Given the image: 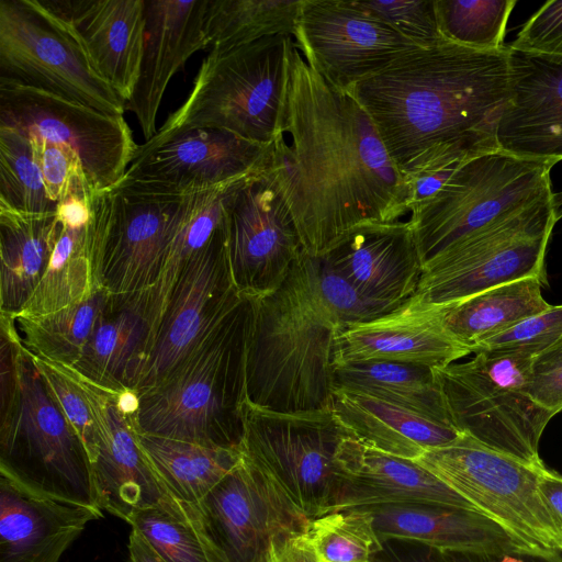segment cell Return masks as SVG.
<instances>
[{
	"label": "cell",
	"mask_w": 562,
	"mask_h": 562,
	"mask_svg": "<svg viewBox=\"0 0 562 562\" xmlns=\"http://www.w3.org/2000/svg\"><path fill=\"white\" fill-rule=\"evenodd\" d=\"M261 173L288 206L311 257L325 255L358 225L411 213V184L368 113L308 65L297 46L282 126Z\"/></svg>",
	"instance_id": "1"
},
{
	"label": "cell",
	"mask_w": 562,
	"mask_h": 562,
	"mask_svg": "<svg viewBox=\"0 0 562 562\" xmlns=\"http://www.w3.org/2000/svg\"><path fill=\"white\" fill-rule=\"evenodd\" d=\"M348 92L409 182L499 149L496 130L509 99V49L480 50L450 42L417 48Z\"/></svg>",
	"instance_id": "2"
},
{
	"label": "cell",
	"mask_w": 562,
	"mask_h": 562,
	"mask_svg": "<svg viewBox=\"0 0 562 562\" xmlns=\"http://www.w3.org/2000/svg\"><path fill=\"white\" fill-rule=\"evenodd\" d=\"M302 254L277 291L255 297L247 347L246 401L280 413L327 408L334 392L339 324L316 294Z\"/></svg>",
	"instance_id": "3"
},
{
	"label": "cell",
	"mask_w": 562,
	"mask_h": 562,
	"mask_svg": "<svg viewBox=\"0 0 562 562\" xmlns=\"http://www.w3.org/2000/svg\"><path fill=\"white\" fill-rule=\"evenodd\" d=\"M255 303L243 295L193 353L158 384L136 392L138 434L240 449Z\"/></svg>",
	"instance_id": "4"
},
{
	"label": "cell",
	"mask_w": 562,
	"mask_h": 562,
	"mask_svg": "<svg viewBox=\"0 0 562 562\" xmlns=\"http://www.w3.org/2000/svg\"><path fill=\"white\" fill-rule=\"evenodd\" d=\"M295 46L292 36L276 35L209 52L187 100L137 151L193 128L224 130L271 145L283 122Z\"/></svg>",
	"instance_id": "5"
},
{
	"label": "cell",
	"mask_w": 562,
	"mask_h": 562,
	"mask_svg": "<svg viewBox=\"0 0 562 562\" xmlns=\"http://www.w3.org/2000/svg\"><path fill=\"white\" fill-rule=\"evenodd\" d=\"M553 166L501 149L461 162L441 189L411 213L423 269L451 246L552 198Z\"/></svg>",
	"instance_id": "6"
},
{
	"label": "cell",
	"mask_w": 562,
	"mask_h": 562,
	"mask_svg": "<svg viewBox=\"0 0 562 562\" xmlns=\"http://www.w3.org/2000/svg\"><path fill=\"white\" fill-rule=\"evenodd\" d=\"M0 411V474L33 493L101 509L88 453L23 345L16 394Z\"/></svg>",
	"instance_id": "7"
},
{
	"label": "cell",
	"mask_w": 562,
	"mask_h": 562,
	"mask_svg": "<svg viewBox=\"0 0 562 562\" xmlns=\"http://www.w3.org/2000/svg\"><path fill=\"white\" fill-rule=\"evenodd\" d=\"M532 357L480 351L465 362L434 369L454 428L482 445L533 465L554 416L529 393Z\"/></svg>",
	"instance_id": "8"
},
{
	"label": "cell",
	"mask_w": 562,
	"mask_h": 562,
	"mask_svg": "<svg viewBox=\"0 0 562 562\" xmlns=\"http://www.w3.org/2000/svg\"><path fill=\"white\" fill-rule=\"evenodd\" d=\"M213 189L168 194L123 178L95 192L90 227L101 255L103 289L112 295L150 289L177 233Z\"/></svg>",
	"instance_id": "9"
},
{
	"label": "cell",
	"mask_w": 562,
	"mask_h": 562,
	"mask_svg": "<svg viewBox=\"0 0 562 562\" xmlns=\"http://www.w3.org/2000/svg\"><path fill=\"white\" fill-rule=\"evenodd\" d=\"M415 461L521 542L562 552V524L539 486L544 464L527 463L463 434Z\"/></svg>",
	"instance_id": "10"
},
{
	"label": "cell",
	"mask_w": 562,
	"mask_h": 562,
	"mask_svg": "<svg viewBox=\"0 0 562 562\" xmlns=\"http://www.w3.org/2000/svg\"><path fill=\"white\" fill-rule=\"evenodd\" d=\"M240 451L310 520L333 512L340 485L336 453L347 430L329 407L280 413L247 401Z\"/></svg>",
	"instance_id": "11"
},
{
	"label": "cell",
	"mask_w": 562,
	"mask_h": 562,
	"mask_svg": "<svg viewBox=\"0 0 562 562\" xmlns=\"http://www.w3.org/2000/svg\"><path fill=\"white\" fill-rule=\"evenodd\" d=\"M0 83L35 88L123 115L125 101L97 72L69 25L41 0L0 1Z\"/></svg>",
	"instance_id": "12"
},
{
	"label": "cell",
	"mask_w": 562,
	"mask_h": 562,
	"mask_svg": "<svg viewBox=\"0 0 562 562\" xmlns=\"http://www.w3.org/2000/svg\"><path fill=\"white\" fill-rule=\"evenodd\" d=\"M555 223L552 198L529 206L430 260L416 293L449 305L528 277L548 283L546 254Z\"/></svg>",
	"instance_id": "13"
},
{
	"label": "cell",
	"mask_w": 562,
	"mask_h": 562,
	"mask_svg": "<svg viewBox=\"0 0 562 562\" xmlns=\"http://www.w3.org/2000/svg\"><path fill=\"white\" fill-rule=\"evenodd\" d=\"M186 516L211 562H266L277 544L305 533L310 524L283 491L244 456Z\"/></svg>",
	"instance_id": "14"
},
{
	"label": "cell",
	"mask_w": 562,
	"mask_h": 562,
	"mask_svg": "<svg viewBox=\"0 0 562 562\" xmlns=\"http://www.w3.org/2000/svg\"><path fill=\"white\" fill-rule=\"evenodd\" d=\"M0 127L71 147L95 192L124 178L138 147L123 115L20 85L0 83Z\"/></svg>",
	"instance_id": "15"
},
{
	"label": "cell",
	"mask_w": 562,
	"mask_h": 562,
	"mask_svg": "<svg viewBox=\"0 0 562 562\" xmlns=\"http://www.w3.org/2000/svg\"><path fill=\"white\" fill-rule=\"evenodd\" d=\"M243 297L229 267L226 220L183 267L131 389L158 384L207 338Z\"/></svg>",
	"instance_id": "16"
},
{
	"label": "cell",
	"mask_w": 562,
	"mask_h": 562,
	"mask_svg": "<svg viewBox=\"0 0 562 562\" xmlns=\"http://www.w3.org/2000/svg\"><path fill=\"white\" fill-rule=\"evenodd\" d=\"M68 368L88 402L95 426L98 443L91 469L100 508L125 521L150 507L187 519L160 483L139 443L133 423L136 392L103 387Z\"/></svg>",
	"instance_id": "17"
},
{
	"label": "cell",
	"mask_w": 562,
	"mask_h": 562,
	"mask_svg": "<svg viewBox=\"0 0 562 562\" xmlns=\"http://www.w3.org/2000/svg\"><path fill=\"white\" fill-rule=\"evenodd\" d=\"M294 38L308 65L342 91L418 48L358 0H302Z\"/></svg>",
	"instance_id": "18"
},
{
	"label": "cell",
	"mask_w": 562,
	"mask_h": 562,
	"mask_svg": "<svg viewBox=\"0 0 562 562\" xmlns=\"http://www.w3.org/2000/svg\"><path fill=\"white\" fill-rule=\"evenodd\" d=\"M226 233L232 280L246 296L259 299L277 291L303 252L288 206L261 171L233 187Z\"/></svg>",
	"instance_id": "19"
},
{
	"label": "cell",
	"mask_w": 562,
	"mask_h": 562,
	"mask_svg": "<svg viewBox=\"0 0 562 562\" xmlns=\"http://www.w3.org/2000/svg\"><path fill=\"white\" fill-rule=\"evenodd\" d=\"M271 145L216 128L180 132L137 151L124 179L168 194L188 195L262 171Z\"/></svg>",
	"instance_id": "20"
},
{
	"label": "cell",
	"mask_w": 562,
	"mask_h": 562,
	"mask_svg": "<svg viewBox=\"0 0 562 562\" xmlns=\"http://www.w3.org/2000/svg\"><path fill=\"white\" fill-rule=\"evenodd\" d=\"M445 307L415 293L374 319L340 326L333 366L384 360L438 369L457 362L472 351L447 330Z\"/></svg>",
	"instance_id": "21"
},
{
	"label": "cell",
	"mask_w": 562,
	"mask_h": 562,
	"mask_svg": "<svg viewBox=\"0 0 562 562\" xmlns=\"http://www.w3.org/2000/svg\"><path fill=\"white\" fill-rule=\"evenodd\" d=\"M496 142L518 157L562 160V57L509 49V99Z\"/></svg>",
	"instance_id": "22"
},
{
	"label": "cell",
	"mask_w": 562,
	"mask_h": 562,
	"mask_svg": "<svg viewBox=\"0 0 562 562\" xmlns=\"http://www.w3.org/2000/svg\"><path fill=\"white\" fill-rule=\"evenodd\" d=\"M321 257L366 296L393 307L417 292L423 273L409 220L358 225Z\"/></svg>",
	"instance_id": "23"
},
{
	"label": "cell",
	"mask_w": 562,
	"mask_h": 562,
	"mask_svg": "<svg viewBox=\"0 0 562 562\" xmlns=\"http://www.w3.org/2000/svg\"><path fill=\"white\" fill-rule=\"evenodd\" d=\"M66 22L97 72L125 103L143 56L146 0H41Z\"/></svg>",
	"instance_id": "24"
},
{
	"label": "cell",
	"mask_w": 562,
	"mask_h": 562,
	"mask_svg": "<svg viewBox=\"0 0 562 562\" xmlns=\"http://www.w3.org/2000/svg\"><path fill=\"white\" fill-rule=\"evenodd\" d=\"M207 0H146L143 56L136 86L125 103L149 140L157 113L173 75L199 50H209L204 31Z\"/></svg>",
	"instance_id": "25"
},
{
	"label": "cell",
	"mask_w": 562,
	"mask_h": 562,
	"mask_svg": "<svg viewBox=\"0 0 562 562\" xmlns=\"http://www.w3.org/2000/svg\"><path fill=\"white\" fill-rule=\"evenodd\" d=\"M336 462L340 485L334 510L401 503L477 510L418 462L370 448L349 434L339 443Z\"/></svg>",
	"instance_id": "26"
},
{
	"label": "cell",
	"mask_w": 562,
	"mask_h": 562,
	"mask_svg": "<svg viewBox=\"0 0 562 562\" xmlns=\"http://www.w3.org/2000/svg\"><path fill=\"white\" fill-rule=\"evenodd\" d=\"M101 509L33 493L0 474V562H59Z\"/></svg>",
	"instance_id": "27"
},
{
	"label": "cell",
	"mask_w": 562,
	"mask_h": 562,
	"mask_svg": "<svg viewBox=\"0 0 562 562\" xmlns=\"http://www.w3.org/2000/svg\"><path fill=\"white\" fill-rule=\"evenodd\" d=\"M368 508L382 542L407 540L441 553L504 555L529 547L484 514L429 503L384 504Z\"/></svg>",
	"instance_id": "28"
},
{
	"label": "cell",
	"mask_w": 562,
	"mask_h": 562,
	"mask_svg": "<svg viewBox=\"0 0 562 562\" xmlns=\"http://www.w3.org/2000/svg\"><path fill=\"white\" fill-rule=\"evenodd\" d=\"M329 408L359 442L414 461L462 435L452 426L358 392L335 389Z\"/></svg>",
	"instance_id": "29"
},
{
	"label": "cell",
	"mask_w": 562,
	"mask_h": 562,
	"mask_svg": "<svg viewBox=\"0 0 562 562\" xmlns=\"http://www.w3.org/2000/svg\"><path fill=\"white\" fill-rule=\"evenodd\" d=\"M148 338L146 292L111 294L80 359L71 368L103 387L131 389Z\"/></svg>",
	"instance_id": "30"
},
{
	"label": "cell",
	"mask_w": 562,
	"mask_h": 562,
	"mask_svg": "<svg viewBox=\"0 0 562 562\" xmlns=\"http://www.w3.org/2000/svg\"><path fill=\"white\" fill-rule=\"evenodd\" d=\"M55 213L0 206V314L18 315L43 279L60 233Z\"/></svg>",
	"instance_id": "31"
},
{
	"label": "cell",
	"mask_w": 562,
	"mask_h": 562,
	"mask_svg": "<svg viewBox=\"0 0 562 562\" xmlns=\"http://www.w3.org/2000/svg\"><path fill=\"white\" fill-rule=\"evenodd\" d=\"M60 225L45 274L31 299L14 317L47 315L81 303L103 289L101 256L90 223L72 226L60 222Z\"/></svg>",
	"instance_id": "32"
},
{
	"label": "cell",
	"mask_w": 562,
	"mask_h": 562,
	"mask_svg": "<svg viewBox=\"0 0 562 562\" xmlns=\"http://www.w3.org/2000/svg\"><path fill=\"white\" fill-rule=\"evenodd\" d=\"M334 390L358 392L453 426L432 368L384 360L333 366Z\"/></svg>",
	"instance_id": "33"
},
{
	"label": "cell",
	"mask_w": 562,
	"mask_h": 562,
	"mask_svg": "<svg viewBox=\"0 0 562 562\" xmlns=\"http://www.w3.org/2000/svg\"><path fill=\"white\" fill-rule=\"evenodd\" d=\"M547 284L538 277H528L485 290L446 305L443 324L473 353L487 339L549 308L551 304L542 295Z\"/></svg>",
	"instance_id": "34"
},
{
	"label": "cell",
	"mask_w": 562,
	"mask_h": 562,
	"mask_svg": "<svg viewBox=\"0 0 562 562\" xmlns=\"http://www.w3.org/2000/svg\"><path fill=\"white\" fill-rule=\"evenodd\" d=\"M137 436L160 483L184 515L243 459L240 449L207 447L138 432Z\"/></svg>",
	"instance_id": "35"
},
{
	"label": "cell",
	"mask_w": 562,
	"mask_h": 562,
	"mask_svg": "<svg viewBox=\"0 0 562 562\" xmlns=\"http://www.w3.org/2000/svg\"><path fill=\"white\" fill-rule=\"evenodd\" d=\"M301 1L207 0L204 31L209 52H223L268 36L294 37Z\"/></svg>",
	"instance_id": "36"
},
{
	"label": "cell",
	"mask_w": 562,
	"mask_h": 562,
	"mask_svg": "<svg viewBox=\"0 0 562 562\" xmlns=\"http://www.w3.org/2000/svg\"><path fill=\"white\" fill-rule=\"evenodd\" d=\"M105 289L88 300L36 317H14L23 347L33 356L74 367L109 301Z\"/></svg>",
	"instance_id": "37"
},
{
	"label": "cell",
	"mask_w": 562,
	"mask_h": 562,
	"mask_svg": "<svg viewBox=\"0 0 562 562\" xmlns=\"http://www.w3.org/2000/svg\"><path fill=\"white\" fill-rule=\"evenodd\" d=\"M306 536L321 562H372L383 550L372 513L333 510L310 520Z\"/></svg>",
	"instance_id": "38"
},
{
	"label": "cell",
	"mask_w": 562,
	"mask_h": 562,
	"mask_svg": "<svg viewBox=\"0 0 562 562\" xmlns=\"http://www.w3.org/2000/svg\"><path fill=\"white\" fill-rule=\"evenodd\" d=\"M45 188L31 139L0 127V206L46 214L57 211Z\"/></svg>",
	"instance_id": "39"
},
{
	"label": "cell",
	"mask_w": 562,
	"mask_h": 562,
	"mask_svg": "<svg viewBox=\"0 0 562 562\" xmlns=\"http://www.w3.org/2000/svg\"><path fill=\"white\" fill-rule=\"evenodd\" d=\"M516 0H435L438 26L447 42L494 50L503 44Z\"/></svg>",
	"instance_id": "40"
},
{
	"label": "cell",
	"mask_w": 562,
	"mask_h": 562,
	"mask_svg": "<svg viewBox=\"0 0 562 562\" xmlns=\"http://www.w3.org/2000/svg\"><path fill=\"white\" fill-rule=\"evenodd\" d=\"M302 259L316 294L339 327L368 322L395 308L366 296L324 257L303 252Z\"/></svg>",
	"instance_id": "41"
},
{
	"label": "cell",
	"mask_w": 562,
	"mask_h": 562,
	"mask_svg": "<svg viewBox=\"0 0 562 562\" xmlns=\"http://www.w3.org/2000/svg\"><path fill=\"white\" fill-rule=\"evenodd\" d=\"M127 522L167 562H211L193 526L164 508L139 510Z\"/></svg>",
	"instance_id": "42"
},
{
	"label": "cell",
	"mask_w": 562,
	"mask_h": 562,
	"mask_svg": "<svg viewBox=\"0 0 562 562\" xmlns=\"http://www.w3.org/2000/svg\"><path fill=\"white\" fill-rule=\"evenodd\" d=\"M31 357L48 395L82 442L91 463L97 452L98 436L92 414L81 389L67 366L33 355Z\"/></svg>",
	"instance_id": "43"
},
{
	"label": "cell",
	"mask_w": 562,
	"mask_h": 562,
	"mask_svg": "<svg viewBox=\"0 0 562 562\" xmlns=\"http://www.w3.org/2000/svg\"><path fill=\"white\" fill-rule=\"evenodd\" d=\"M418 48L446 43L440 33L435 0H358Z\"/></svg>",
	"instance_id": "44"
},
{
	"label": "cell",
	"mask_w": 562,
	"mask_h": 562,
	"mask_svg": "<svg viewBox=\"0 0 562 562\" xmlns=\"http://www.w3.org/2000/svg\"><path fill=\"white\" fill-rule=\"evenodd\" d=\"M562 341V304L551 305L503 334L479 345L480 351L514 352L531 357Z\"/></svg>",
	"instance_id": "45"
},
{
	"label": "cell",
	"mask_w": 562,
	"mask_h": 562,
	"mask_svg": "<svg viewBox=\"0 0 562 562\" xmlns=\"http://www.w3.org/2000/svg\"><path fill=\"white\" fill-rule=\"evenodd\" d=\"M29 138L32 142L46 191L58 204L68 195L74 182L78 178L86 177L80 157L68 145Z\"/></svg>",
	"instance_id": "46"
},
{
	"label": "cell",
	"mask_w": 562,
	"mask_h": 562,
	"mask_svg": "<svg viewBox=\"0 0 562 562\" xmlns=\"http://www.w3.org/2000/svg\"><path fill=\"white\" fill-rule=\"evenodd\" d=\"M508 48L562 57V0L546 2L521 27Z\"/></svg>",
	"instance_id": "47"
},
{
	"label": "cell",
	"mask_w": 562,
	"mask_h": 562,
	"mask_svg": "<svg viewBox=\"0 0 562 562\" xmlns=\"http://www.w3.org/2000/svg\"><path fill=\"white\" fill-rule=\"evenodd\" d=\"M529 393L552 414L562 411V341L532 357Z\"/></svg>",
	"instance_id": "48"
},
{
	"label": "cell",
	"mask_w": 562,
	"mask_h": 562,
	"mask_svg": "<svg viewBox=\"0 0 562 562\" xmlns=\"http://www.w3.org/2000/svg\"><path fill=\"white\" fill-rule=\"evenodd\" d=\"M463 161L423 172L409 180V212L412 213L429 199H431Z\"/></svg>",
	"instance_id": "49"
},
{
	"label": "cell",
	"mask_w": 562,
	"mask_h": 562,
	"mask_svg": "<svg viewBox=\"0 0 562 562\" xmlns=\"http://www.w3.org/2000/svg\"><path fill=\"white\" fill-rule=\"evenodd\" d=\"M266 562H321L306 532L277 544Z\"/></svg>",
	"instance_id": "50"
},
{
	"label": "cell",
	"mask_w": 562,
	"mask_h": 562,
	"mask_svg": "<svg viewBox=\"0 0 562 562\" xmlns=\"http://www.w3.org/2000/svg\"><path fill=\"white\" fill-rule=\"evenodd\" d=\"M540 491L562 524V475L544 468L539 480Z\"/></svg>",
	"instance_id": "51"
},
{
	"label": "cell",
	"mask_w": 562,
	"mask_h": 562,
	"mask_svg": "<svg viewBox=\"0 0 562 562\" xmlns=\"http://www.w3.org/2000/svg\"><path fill=\"white\" fill-rule=\"evenodd\" d=\"M562 552L526 547L517 552L495 555V562H562Z\"/></svg>",
	"instance_id": "52"
},
{
	"label": "cell",
	"mask_w": 562,
	"mask_h": 562,
	"mask_svg": "<svg viewBox=\"0 0 562 562\" xmlns=\"http://www.w3.org/2000/svg\"><path fill=\"white\" fill-rule=\"evenodd\" d=\"M130 562H167L136 530L132 529L128 538Z\"/></svg>",
	"instance_id": "53"
},
{
	"label": "cell",
	"mask_w": 562,
	"mask_h": 562,
	"mask_svg": "<svg viewBox=\"0 0 562 562\" xmlns=\"http://www.w3.org/2000/svg\"><path fill=\"white\" fill-rule=\"evenodd\" d=\"M442 555L446 562H495V555L481 552H445Z\"/></svg>",
	"instance_id": "54"
},
{
	"label": "cell",
	"mask_w": 562,
	"mask_h": 562,
	"mask_svg": "<svg viewBox=\"0 0 562 562\" xmlns=\"http://www.w3.org/2000/svg\"><path fill=\"white\" fill-rule=\"evenodd\" d=\"M372 562H446L442 553L436 551L435 554L430 557H422V558H394L391 560H380L373 559Z\"/></svg>",
	"instance_id": "55"
},
{
	"label": "cell",
	"mask_w": 562,
	"mask_h": 562,
	"mask_svg": "<svg viewBox=\"0 0 562 562\" xmlns=\"http://www.w3.org/2000/svg\"><path fill=\"white\" fill-rule=\"evenodd\" d=\"M552 205L554 211V217L558 222L562 218V191L553 193L552 195Z\"/></svg>",
	"instance_id": "56"
}]
</instances>
